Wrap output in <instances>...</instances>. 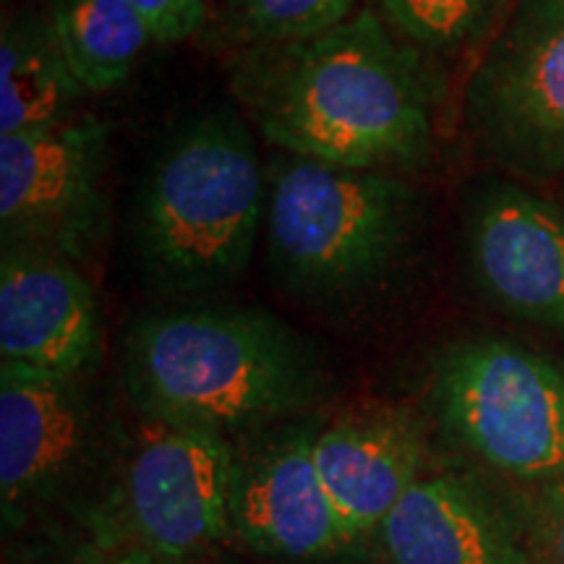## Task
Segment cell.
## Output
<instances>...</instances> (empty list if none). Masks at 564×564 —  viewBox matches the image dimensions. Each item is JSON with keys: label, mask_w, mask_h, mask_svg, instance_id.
Instances as JSON below:
<instances>
[{"label": "cell", "mask_w": 564, "mask_h": 564, "mask_svg": "<svg viewBox=\"0 0 564 564\" xmlns=\"http://www.w3.org/2000/svg\"><path fill=\"white\" fill-rule=\"evenodd\" d=\"M421 47L377 11L280 47H246L238 100L285 154L352 171H413L436 141L442 82Z\"/></svg>", "instance_id": "obj_1"}, {"label": "cell", "mask_w": 564, "mask_h": 564, "mask_svg": "<svg viewBox=\"0 0 564 564\" xmlns=\"http://www.w3.org/2000/svg\"><path fill=\"white\" fill-rule=\"evenodd\" d=\"M126 387L144 419L230 440L312 405L324 369L312 345L262 308H175L133 324Z\"/></svg>", "instance_id": "obj_2"}, {"label": "cell", "mask_w": 564, "mask_h": 564, "mask_svg": "<svg viewBox=\"0 0 564 564\" xmlns=\"http://www.w3.org/2000/svg\"><path fill=\"white\" fill-rule=\"evenodd\" d=\"M264 207L249 126L230 110L207 112L181 126L147 167L133 202V243L165 291H215L249 270Z\"/></svg>", "instance_id": "obj_3"}, {"label": "cell", "mask_w": 564, "mask_h": 564, "mask_svg": "<svg viewBox=\"0 0 564 564\" xmlns=\"http://www.w3.org/2000/svg\"><path fill=\"white\" fill-rule=\"evenodd\" d=\"M419 196L394 173L285 154L267 186V257L285 291L350 301L387 280L411 249Z\"/></svg>", "instance_id": "obj_4"}, {"label": "cell", "mask_w": 564, "mask_h": 564, "mask_svg": "<svg viewBox=\"0 0 564 564\" xmlns=\"http://www.w3.org/2000/svg\"><path fill=\"white\" fill-rule=\"evenodd\" d=\"M447 432L478 460L523 481L564 476V366L518 343L465 340L434 369Z\"/></svg>", "instance_id": "obj_5"}, {"label": "cell", "mask_w": 564, "mask_h": 564, "mask_svg": "<svg viewBox=\"0 0 564 564\" xmlns=\"http://www.w3.org/2000/svg\"><path fill=\"white\" fill-rule=\"evenodd\" d=\"M468 126L507 173H564V0H520L465 91Z\"/></svg>", "instance_id": "obj_6"}, {"label": "cell", "mask_w": 564, "mask_h": 564, "mask_svg": "<svg viewBox=\"0 0 564 564\" xmlns=\"http://www.w3.org/2000/svg\"><path fill=\"white\" fill-rule=\"evenodd\" d=\"M108 126L79 116L47 129L0 137V236L24 246L87 259L110 223Z\"/></svg>", "instance_id": "obj_7"}, {"label": "cell", "mask_w": 564, "mask_h": 564, "mask_svg": "<svg viewBox=\"0 0 564 564\" xmlns=\"http://www.w3.org/2000/svg\"><path fill=\"white\" fill-rule=\"evenodd\" d=\"M232 460L228 436L144 419L118 484L116 535L173 564L209 552L230 533Z\"/></svg>", "instance_id": "obj_8"}, {"label": "cell", "mask_w": 564, "mask_h": 564, "mask_svg": "<svg viewBox=\"0 0 564 564\" xmlns=\"http://www.w3.org/2000/svg\"><path fill=\"white\" fill-rule=\"evenodd\" d=\"M97 415L79 377L0 364V507L21 528L95 468Z\"/></svg>", "instance_id": "obj_9"}, {"label": "cell", "mask_w": 564, "mask_h": 564, "mask_svg": "<svg viewBox=\"0 0 564 564\" xmlns=\"http://www.w3.org/2000/svg\"><path fill=\"white\" fill-rule=\"evenodd\" d=\"M319 423H274L236 444L230 531L257 554L288 564L322 562L348 546L314 460Z\"/></svg>", "instance_id": "obj_10"}, {"label": "cell", "mask_w": 564, "mask_h": 564, "mask_svg": "<svg viewBox=\"0 0 564 564\" xmlns=\"http://www.w3.org/2000/svg\"><path fill=\"white\" fill-rule=\"evenodd\" d=\"M465 251L474 280L499 312L564 335V212L514 183L470 202Z\"/></svg>", "instance_id": "obj_11"}, {"label": "cell", "mask_w": 564, "mask_h": 564, "mask_svg": "<svg viewBox=\"0 0 564 564\" xmlns=\"http://www.w3.org/2000/svg\"><path fill=\"white\" fill-rule=\"evenodd\" d=\"M97 295L76 262L3 246L0 257V364L87 377L102 361Z\"/></svg>", "instance_id": "obj_12"}, {"label": "cell", "mask_w": 564, "mask_h": 564, "mask_svg": "<svg viewBox=\"0 0 564 564\" xmlns=\"http://www.w3.org/2000/svg\"><path fill=\"white\" fill-rule=\"evenodd\" d=\"M319 478L333 499L348 544L379 531L421 478L423 440L398 408H361L322 423L314 440Z\"/></svg>", "instance_id": "obj_13"}, {"label": "cell", "mask_w": 564, "mask_h": 564, "mask_svg": "<svg viewBox=\"0 0 564 564\" xmlns=\"http://www.w3.org/2000/svg\"><path fill=\"white\" fill-rule=\"evenodd\" d=\"M390 564H528L489 502L460 478H419L379 525Z\"/></svg>", "instance_id": "obj_14"}, {"label": "cell", "mask_w": 564, "mask_h": 564, "mask_svg": "<svg viewBox=\"0 0 564 564\" xmlns=\"http://www.w3.org/2000/svg\"><path fill=\"white\" fill-rule=\"evenodd\" d=\"M82 95L51 17L6 19L0 37V137L68 121Z\"/></svg>", "instance_id": "obj_15"}, {"label": "cell", "mask_w": 564, "mask_h": 564, "mask_svg": "<svg viewBox=\"0 0 564 564\" xmlns=\"http://www.w3.org/2000/svg\"><path fill=\"white\" fill-rule=\"evenodd\" d=\"M51 21L84 95L121 87L154 42L129 0H51Z\"/></svg>", "instance_id": "obj_16"}, {"label": "cell", "mask_w": 564, "mask_h": 564, "mask_svg": "<svg viewBox=\"0 0 564 564\" xmlns=\"http://www.w3.org/2000/svg\"><path fill=\"white\" fill-rule=\"evenodd\" d=\"M507 6L510 0H371V11L423 53L476 45L502 21Z\"/></svg>", "instance_id": "obj_17"}, {"label": "cell", "mask_w": 564, "mask_h": 564, "mask_svg": "<svg viewBox=\"0 0 564 564\" xmlns=\"http://www.w3.org/2000/svg\"><path fill=\"white\" fill-rule=\"evenodd\" d=\"M358 0H225L232 37L246 47H280L335 30Z\"/></svg>", "instance_id": "obj_18"}, {"label": "cell", "mask_w": 564, "mask_h": 564, "mask_svg": "<svg viewBox=\"0 0 564 564\" xmlns=\"http://www.w3.org/2000/svg\"><path fill=\"white\" fill-rule=\"evenodd\" d=\"M131 9L150 26L152 40L160 45H173L202 32L207 21L204 0H129Z\"/></svg>", "instance_id": "obj_19"}, {"label": "cell", "mask_w": 564, "mask_h": 564, "mask_svg": "<svg viewBox=\"0 0 564 564\" xmlns=\"http://www.w3.org/2000/svg\"><path fill=\"white\" fill-rule=\"evenodd\" d=\"M58 564H173L162 556L152 554L150 549L133 544L116 533H100V541L91 546H82L68 556H63Z\"/></svg>", "instance_id": "obj_20"}, {"label": "cell", "mask_w": 564, "mask_h": 564, "mask_svg": "<svg viewBox=\"0 0 564 564\" xmlns=\"http://www.w3.org/2000/svg\"><path fill=\"white\" fill-rule=\"evenodd\" d=\"M541 539L552 564H564V476L544 484L539 505Z\"/></svg>", "instance_id": "obj_21"}]
</instances>
